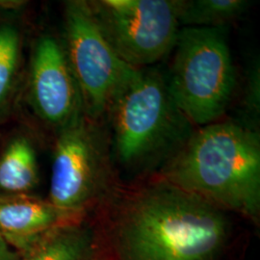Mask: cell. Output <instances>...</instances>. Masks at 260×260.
<instances>
[{"mask_svg":"<svg viewBox=\"0 0 260 260\" xmlns=\"http://www.w3.org/2000/svg\"><path fill=\"white\" fill-rule=\"evenodd\" d=\"M100 204L117 260H217L229 239L224 212L156 175Z\"/></svg>","mask_w":260,"mask_h":260,"instance_id":"1","label":"cell"},{"mask_svg":"<svg viewBox=\"0 0 260 260\" xmlns=\"http://www.w3.org/2000/svg\"><path fill=\"white\" fill-rule=\"evenodd\" d=\"M156 176L255 225L260 218V137L249 123L218 121L196 127Z\"/></svg>","mask_w":260,"mask_h":260,"instance_id":"2","label":"cell"},{"mask_svg":"<svg viewBox=\"0 0 260 260\" xmlns=\"http://www.w3.org/2000/svg\"><path fill=\"white\" fill-rule=\"evenodd\" d=\"M105 117L111 157L136 173H157L196 128L177 107L166 71L157 65L132 69L113 94Z\"/></svg>","mask_w":260,"mask_h":260,"instance_id":"3","label":"cell"},{"mask_svg":"<svg viewBox=\"0 0 260 260\" xmlns=\"http://www.w3.org/2000/svg\"><path fill=\"white\" fill-rule=\"evenodd\" d=\"M166 71L170 93L195 127L221 121L236 74L225 26L181 27Z\"/></svg>","mask_w":260,"mask_h":260,"instance_id":"4","label":"cell"},{"mask_svg":"<svg viewBox=\"0 0 260 260\" xmlns=\"http://www.w3.org/2000/svg\"><path fill=\"white\" fill-rule=\"evenodd\" d=\"M107 133L84 112L57 130L49 203L70 220L80 219L115 184Z\"/></svg>","mask_w":260,"mask_h":260,"instance_id":"5","label":"cell"},{"mask_svg":"<svg viewBox=\"0 0 260 260\" xmlns=\"http://www.w3.org/2000/svg\"><path fill=\"white\" fill-rule=\"evenodd\" d=\"M94 19L116 54L133 69L157 65L175 47L179 0H93Z\"/></svg>","mask_w":260,"mask_h":260,"instance_id":"6","label":"cell"},{"mask_svg":"<svg viewBox=\"0 0 260 260\" xmlns=\"http://www.w3.org/2000/svg\"><path fill=\"white\" fill-rule=\"evenodd\" d=\"M62 44L84 114L102 122L113 94L133 68L121 61L103 36L89 1H66Z\"/></svg>","mask_w":260,"mask_h":260,"instance_id":"7","label":"cell"},{"mask_svg":"<svg viewBox=\"0 0 260 260\" xmlns=\"http://www.w3.org/2000/svg\"><path fill=\"white\" fill-rule=\"evenodd\" d=\"M26 98L38 119L56 131L84 112L63 44L51 34H41L33 44Z\"/></svg>","mask_w":260,"mask_h":260,"instance_id":"8","label":"cell"},{"mask_svg":"<svg viewBox=\"0 0 260 260\" xmlns=\"http://www.w3.org/2000/svg\"><path fill=\"white\" fill-rule=\"evenodd\" d=\"M78 220V219H77ZM66 218L49 203L30 194L0 196V236L24 253Z\"/></svg>","mask_w":260,"mask_h":260,"instance_id":"9","label":"cell"},{"mask_svg":"<svg viewBox=\"0 0 260 260\" xmlns=\"http://www.w3.org/2000/svg\"><path fill=\"white\" fill-rule=\"evenodd\" d=\"M103 243L80 219L51 230L22 254V260H103Z\"/></svg>","mask_w":260,"mask_h":260,"instance_id":"10","label":"cell"},{"mask_svg":"<svg viewBox=\"0 0 260 260\" xmlns=\"http://www.w3.org/2000/svg\"><path fill=\"white\" fill-rule=\"evenodd\" d=\"M39 180L37 149L27 133L17 131L0 149V191L4 195L29 194Z\"/></svg>","mask_w":260,"mask_h":260,"instance_id":"11","label":"cell"},{"mask_svg":"<svg viewBox=\"0 0 260 260\" xmlns=\"http://www.w3.org/2000/svg\"><path fill=\"white\" fill-rule=\"evenodd\" d=\"M23 27L19 17H0V123L9 115L21 75Z\"/></svg>","mask_w":260,"mask_h":260,"instance_id":"12","label":"cell"},{"mask_svg":"<svg viewBox=\"0 0 260 260\" xmlns=\"http://www.w3.org/2000/svg\"><path fill=\"white\" fill-rule=\"evenodd\" d=\"M247 0H179L178 20L183 27H222L250 7Z\"/></svg>","mask_w":260,"mask_h":260,"instance_id":"13","label":"cell"},{"mask_svg":"<svg viewBox=\"0 0 260 260\" xmlns=\"http://www.w3.org/2000/svg\"><path fill=\"white\" fill-rule=\"evenodd\" d=\"M246 93V106L252 117L256 118L259 114V66L256 65L251 72L248 80Z\"/></svg>","mask_w":260,"mask_h":260,"instance_id":"14","label":"cell"},{"mask_svg":"<svg viewBox=\"0 0 260 260\" xmlns=\"http://www.w3.org/2000/svg\"><path fill=\"white\" fill-rule=\"evenodd\" d=\"M0 260H22V254L0 236Z\"/></svg>","mask_w":260,"mask_h":260,"instance_id":"15","label":"cell"}]
</instances>
